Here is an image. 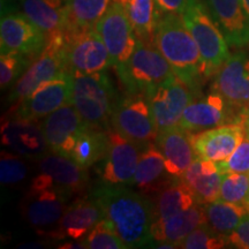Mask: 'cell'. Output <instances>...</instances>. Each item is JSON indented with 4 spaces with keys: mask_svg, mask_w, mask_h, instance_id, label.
Returning a JSON list of instances; mask_svg holds the SVG:
<instances>
[{
    "mask_svg": "<svg viewBox=\"0 0 249 249\" xmlns=\"http://www.w3.org/2000/svg\"><path fill=\"white\" fill-rule=\"evenodd\" d=\"M70 71L66 61L65 34L57 33L48 37L45 48L34 59L29 67L24 71L12 89L8 101L17 104L30 93H33L43 83Z\"/></svg>",
    "mask_w": 249,
    "mask_h": 249,
    "instance_id": "8992f818",
    "label": "cell"
},
{
    "mask_svg": "<svg viewBox=\"0 0 249 249\" xmlns=\"http://www.w3.org/2000/svg\"><path fill=\"white\" fill-rule=\"evenodd\" d=\"M111 124L142 149L156 141L158 129L144 92H126L118 98Z\"/></svg>",
    "mask_w": 249,
    "mask_h": 249,
    "instance_id": "52a82bcc",
    "label": "cell"
},
{
    "mask_svg": "<svg viewBox=\"0 0 249 249\" xmlns=\"http://www.w3.org/2000/svg\"><path fill=\"white\" fill-rule=\"evenodd\" d=\"M113 0H67L68 23L66 30L95 29Z\"/></svg>",
    "mask_w": 249,
    "mask_h": 249,
    "instance_id": "4dcf8cb0",
    "label": "cell"
},
{
    "mask_svg": "<svg viewBox=\"0 0 249 249\" xmlns=\"http://www.w3.org/2000/svg\"><path fill=\"white\" fill-rule=\"evenodd\" d=\"M67 67L71 74H93L111 67V59L95 29L65 30Z\"/></svg>",
    "mask_w": 249,
    "mask_h": 249,
    "instance_id": "30bf717a",
    "label": "cell"
},
{
    "mask_svg": "<svg viewBox=\"0 0 249 249\" xmlns=\"http://www.w3.org/2000/svg\"><path fill=\"white\" fill-rule=\"evenodd\" d=\"M142 150L139 144L127 139L113 127L107 129V152L96 164L95 169L99 182L130 186Z\"/></svg>",
    "mask_w": 249,
    "mask_h": 249,
    "instance_id": "ba28073f",
    "label": "cell"
},
{
    "mask_svg": "<svg viewBox=\"0 0 249 249\" xmlns=\"http://www.w3.org/2000/svg\"><path fill=\"white\" fill-rule=\"evenodd\" d=\"M181 15L200 49L204 75L208 79L229 59V43L202 0H189Z\"/></svg>",
    "mask_w": 249,
    "mask_h": 249,
    "instance_id": "277c9868",
    "label": "cell"
},
{
    "mask_svg": "<svg viewBox=\"0 0 249 249\" xmlns=\"http://www.w3.org/2000/svg\"><path fill=\"white\" fill-rule=\"evenodd\" d=\"M73 74L71 71L43 83L33 93L23 98L11 110V118L37 121L66 104H71Z\"/></svg>",
    "mask_w": 249,
    "mask_h": 249,
    "instance_id": "7c38bea8",
    "label": "cell"
},
{
    "mask_svg": "<svg viewBox=\"0 0 249 249\" xmlns=\"http://www.w3.org/2000/svg\"><path fill=\"white\" fill-rule=\"evenodd\" d=\"M1 142L24 160L38 161L49 150L42 127L35 121L7 118L1 124Z\"/></svg>",
    "mask_w": 249,
    "mask_h": 249,
    "instance_id": "d6986e66",
    "label": "cell"
},
{
    "mask_svg": "<svg viewBox=\"0 0 249 249\" xmlns=\"http://www.w3.org/2000/svg\"><path fill=\"white\" fill-rule=\"evenodd\" d=\"M232 107H234L219 93L213 91L205 98L194 101L186 107L179 126L186 132L196 133L223 124H246L245 117L233 113Z\"/></svg>",
    "mask_w": 249,
    "mask_h": 249,
    "instance_id": "9a60e30c",
    "label": "cell"
},
{
    "mask_svg": "<svg viewBox=\"0 0 249 249\" xmlns=\"http://www.w3.org/2000/svg\"><path fill=\"white\" fill-rule=\"evenodd\" d=\"M189 0H156L158 11L161 14H182Z\"/></svg>",
    "mask_w": 249,
    "mask_h": 249,
    "instance_id": "ab89813d",
    "label": "cell"
},
{
    "mask_svg": "<svg viewBox=\"0 0 249 249\" xmlns=\"http://www.w3.org/2000/svg\"><path fill=\"white\" fill-rule=\"evenodd\" d=\"M29 57L18 52H1L0 55V86L8 88L12 83L20 79L24 71L29 67Z\"/></svg>",
    "mask_w": 249,
    "mask_h": 249,
    "instance_id": "d590c367",
    "label": "cell"
},
{
    "mask_svg": "<svg viewBox=\"0 0 249 249\" xmlns=\"http://www.w3.org/2000/svg\"><path fill=\"white\" fill-rule=\"evenodd\" d=\"M83 240L88 249H127L120 236L105 218L96 224Z\"/></svg>",
    "mask_w": 249,
    "mask_h": 249,
    "instance_id": "e575fe53",
    "label": "cell"
},
{
    "mask_svg": "<svg viewBox=\"0 0 249 249\" xmlns=\"http://www.w3.org/2000/svg\"><path fill=\"white\" fill-rule=\"evenodd\" d=\"M71 196L53 186L30 185L21 205L22 217L31 227L46 234L59 223Z\"/></svg>",
    "mask_w": 249,
    "mask_h": 249,
    "instance_id": "5bb4252c",
    "label": "cell"
},
{
    "mask_svg": "<svg viewBox=\"0 0 249 249\" xmlns=\"http://www.w3.org/2000/svg\"><path fill=\"white\" fill-rule=\"evenodd\" d=\"M241 2H242V6H244L246 14H247V17L249 18V0H241Z\"/></svg>",
    "mask_w": 249,
    "mask_h": 249,
    "instance_id": "b9f144b4",
    "label": "cell"
},
{
    "mask_svg": "<svg viewBox=\"0 0 249 249\" xmlns=\"http://www.w3.org/2000/svg\"><path fill=\"white\" fill-rule=\"evenodd\" d=\"M28 165L24 158L12 151H1L0 156V182L5 186L22 183L28 176Z\"/></svg>",
    "mask_w": 249,
    "mask_h": 249,
    "instance_id": "836d02e7",
    "label": "cell"
},
{
    "mask_svg": "<svg viewBox=\"0 0 249 249\" xmlns=\"http://www.w3.org/2000/svg\"><path fill=\"white\" fill-rule=\"evenodd\" d=\"M247 202H248V204H249V194H248V197H247Z\"/></svg>",
    "mask_w": 249,
    "mask_h": 249,
    "instance_id": "ee69618b",
    "label": "cell"
},
{
    "mask_svg": "<svg viewBox=\"0 0 249 249\" xmlns=\"http://www.w3.org/2000/svg\"><path fill=\"white\" fill-rule=\"evenodd\" d=\"M117 74L126 92H147L172 77L174 71L154 44L139 40L128 61L117 67Z\"/></svg>",
    "mask_w": 249,
    "mask_h": 249,
    "instance_id": "5b68a950",
    "label": "cell"
},
{
    "mask_svg": "<svg viewBox=\"0 0 249 249\" xmlns=\"http://www.w3.org/2000/svg\"><path fill=\"white\" fill-rule=\"evenodd\" d=\"M249 194V174L246 173H226L224 174L220 186L218 200L244 203L247 202Z\"/></svg>",
    "mask_w": 249,
    "mask_h": 249,
    "instance_id": "8d00e7d4",
    "label": "cell"
},
{
    "mask_svg": "<svg viewBox=\"0 0 249 249\" xmlns=\"http://www.w3.org/2000/svg\"><path fill=\"white\" fill-rule=\"evenodd\" d=\"M149 198L151 201L154 222L172 217L197 203L194 194L181 179H176L160 193Z\"/></svg>",
    "mask_w": 249,
    "mask_h": 249,
    "instance_id": "83f0119b",
    "label": "cell"
},
{
    "mask_svg": "<svg viewBox=\"0 0 249 249\" xmlns=\"http://www.w3.org/2000/svg\"><path fill=\"white\" fill-rule=\"evenodd\" d=\"M176 179L180 178H174L167 172L163 154L156 143H151L140 155L130 186L147 197H152Z\"/></svg>",
    "mask_w": 249,
    "mask_h": 249,
    "instance_id": "7402d4cb",
    "label": "cell"
},
{
    "mask_svg": "<svg viewBox=\"0 0 249 249\" xmlns=\"http://www.w3.org/2000/svg\"><path fill=\"white\" fill-rule=\"evenodd\" d=\"M96 33L107 46L111 67H120L135 51L139 38L130 24L123 4L113 1L95 26Z\"/></svg>",
    "mask_w": 249,
    "mask_h": 249,
    "instance_id": "8fae6325",
    "label": "cell"
},
{
    "mask_svg": "<svg viewBox=\"0 0 249 249\" xmlns=\"http://www.w3.org/2000/svg\"><path fill=\"white\" fill-rule=\"evenodd\" d=\"M124 11L139 40L155 45V34L160 13L156 0H126Z\"/></svg>",
    "mask_w": 249,
    "mask_h": 249,
    "instance_id": "f1b7e54d",
    "label": "cell"
},
{
    "mask_svg": "<svg viewBox=\"0 0 249 249\" xmlns=\"http://www.w3.org/2000/svg\"><path fill=\"white\" fill-rule=\"evenodd\" d=\"M118 98L110 77L104 71L73 74L71 105L87 126L103 130L110 129Z\"/></svg>",
    "mask_w": 249,
    "mask_h": 249,
    "instance_id": "3957f363",
    "label": "cell"
},
{
    "mask_svg": "<svg viewBox=\"0 0 249 249\" xmlns=\"http://www.w3.org/2000/svg\"><path fill=\"white\" fill-rule=\"evenodd\" d=\"M155 143L164 156L166 171L174 178H181L197 157L189 133L180 126L160 130Z\"/></svg>",
    "mask_w": 249,
    "mask_h": 249,
    "instance_id": "cb8c5ba5",
    "label": "cell"
},
{
    "mask_svg": "<svg viewBox=\"0 0 249 249\" xmlns=\"http://www.w3.org/2000/svg\"><path fill=\"white\" fill-rule=\"evenodd\" d=\"M61 249H87V245L83 239L81 240H73L70 242H65L64 245L59 246Z\"/></svg>",
    "mask_w": 249,
    "mask_h": 249,
    "instance_id": "60d3db41",
    "label": "cell"
},
{
    "mask_svg": "<svg viewBox=\"0 0 249 249\" xmlns=\"http://www.w3.org/2000/svg\"><path fill=\"white\" fill-rule=\"evenodd\" d=\"M128 185L99 182L90 192L103 211V216L126 246L149 247L151 244L152 209L150 198Z\"/></svg>",
    "mask_w": 249,
    "mask_h": 249,
    "instance_id": "6da1fadb",
    "label": "cell"
},
{
    "mask_svg": "<svg viewBox=\"0 0 249 249\" xmlns=\"http://www.w3.org/2000/svg\"><path fill=\"white\" fill-rule=\"evenodd\" d=\"M229 244L239 249H249V214H247L235 230L227 235Z\"/></svg>",
    "mask_w": 249,
    "mask_h": 249,
    "instance_id": "f35d334b",
    "label": "cell"
},
{
    "mask_svg": "<svg viewBox=\"0 0 249 249\" xmlns=\"http://www.w3.org/2000/svg\"><path fill=\"white\" fill-rule=\"evenodd\" d=\"M156 126L160 130L179 126L183 111L196 101V93L177 75L145 92Z\"/></svg>",
    "mask_w": 249,
    "mask_h": 249,
    "instance_id": "4fadbf2b",
    "label": "cell"
},
{
    "mask_svg": "<svg viewBox=\"0 0 249 249\" xmlns=\"http://www.w3.org/2000/svg\"><path fill=\"white\" fill-rule=\"evenodd\" d=\"M204 224H208L204 205L196 203L182 213L152 223L151 244L152 242H172V244L178 245L179 247L180 241H182L195 229Z\"/></svg>",
    "mask_w": 249,
    "mask_h": 249,
    "instance_id": "484cf974",
    "label": "cell"
},
{
    "mask_svg": "<svg viewBox=\"0 0 249 249\" xmlns=\"http://www.w3.org/2000/svg\"><path fill=\"white\" fill-rule=\"evenodd\" d=\"M39 172L48 177L53 187L74 194L87 191L89 186V174L86 167L77 164L73 158L49 151L38 160Z\"/></svg>",
    "mask_w": 249,
    "mask_h": 249,
    "instance_id": "44dd1931",
    "label": "cell"
},
{
    "mask_svg": "<svg viewBox=\"0 0 249 249\" xmlns=\"http://www.w3.org/2000/svg\"><path fill=\"white\" fill-rule=\"evenodd\" d=\"M48 42V35L30 21L22 12L7 4L1 6L0 46L1 52H18L35 59Z\"/></svg>",
    "mask_w": 249,
    "mask_h": 249,
    "instance_id": "9c48e42d",
    "label": "cell"
},
{
    "mask_svg": "<svg viewBox=\"0 0 249 249\" xmlns=\"http://www.w3.org/2000/svg\"><path fill=\"white\" fill-rule=\"evenodd\" d=\"M247 134L249 135V126H248V129H247Z\"/></svg>",
    "mask_w": 249,
    "mask_h": 249,
    "instance_id": "f6af8a7d",
    "label": "cell"
},
{
    "mask_svg": "<svg viewBox=\"0 0 249 249\" xmlns=\"http://www.w3.org/2000/svg\"><path fill=\"white\" fill-rule=\"evenodd\" d=\"M113 1H117V2H119V4H124V2H126V0H113Z\"/></svg>",
    "mask_w": 249,
    "mask_h": 249,
    "instance_id": "7bdbcfd3",
    "label": "cell"
},
{
    "mask_svg": "<svg viewBox=\"0 0 249 249\" xmlns=\"http://www.w3.org/2000/svg\"><path fill=\"white\" fill-rule=\"evenodd\" d=\"M223 177L217 163L196 157L180 179L191 189L196 202L205 205L219 198Z\"/></svg>",
    "mask_w": 249,
    "mask_h": 249,
    "instance_id": "d4e9b609",
    "label": "cell"
},
{
    "mask_svg": "<svg viewBox=\"0 0 249 249\" xmlns=\"http://www.w3.org/2000/svg\"><path fill=\"white\" fill-rule=\"evenodd\" d=\"M18 5L22 13L48 37L66 30L67 0H18Z\"/></svg>",
    "mask_w": 249,
    "mask_h": 249,
    "instance_id": "4316f807",
    "label": "cell"
},
{
    "mask_svg": "<svg viewBox=\"0 0 249 249\" xmlns=\"http://www.w3.org/2000/svg\"><path fill=\"white\" fill-rule=\"evenodd\" d=\"M103 218L101 207L92 196L90 194L81 196L67 205L59 223L46 234L53 239L81 240L89 234Z\"/></svg>",
    "mask_w": 249,
    "mask_h": 249,
    "instance_id": "ffe728a7",
    "label": "cell"
},
{
    "mask_svg": "<svg viewBox=\"0 0 249 249\" xmlns=\"http://www.w3.org/2000/svg\"><path fill=\"white\" fill-rule=\"evenodd\" d=\"M155 46L169 61L177 76L198 93L204 75L202 55L181 14H161L155 34Z\"/></svg>",
    "mask_w": 249,
    "mask_h": 249,
    "instance_id": "7a4b0ae2",
    "label": "cell"
},
{
    "mask_svg": "<svg viewBox=\"0 0 249 249\" xmlns=\"http://www.w3.org/2000/svg\"><path fill=\"white\" fill-rule=\"evenodd\" d=\"M246 135V124H230L189 133V139L197 157L222 163L234 152Z\"/></svg>",
    "mask_w": 249,
    "mask_h": 249,
    "instance_id": "e0dca14e",
    "label": "cell"
},
{
    "mask_svg": "<svg viewBox=\"0 0 249 249\" xmlns=\"http://www.w3.org/2000/svg\"><path fill=\"white\" fill-rule=\"evenodd\" d=\"M213 91L230 104L249 111V58L244 53L230 55L214 74Z\"/></svg>",
    "mask_w": 249,
    "mask_h": 249,
    "instance_id": "ac0fdd59",
    "label": "cell"
},
{
    "mask_svg": "<svg viewBox=\"0 0 249 249\" xmlns=\"http://www.w3.org/2000/svg\"><path fill=\"white\" fill-rule=\"evenodd\" d=\"M229 244L227 235L220 234L209 224L198 226L179 242V248L185 249H222Z\"/></svg>",
    "mask_w": 249,
    "mask_h": 249,
    "instance_id": "d6a6232c",
    "label": "cell"
},
{
    "mask_svg": "<svg viewBox=\"0 0 249 249\" xmlns=\"http://www.w3.org/2000/svg\"><path fill=\"white\" fill-rule=\"evenodd\" d=\"M208 7L229 45L249 44V18L241 0H208Z\"/></svg>",
    "mask_w": 249,
    "mask_h": 249,
    "instance_id": "603a6c76",
    "label": "cell"
},
{
    "mask_svg": "<svg viewBox=\"0 0 249 249\" xmlns=\"http://www.w3.org/2000/svg\"><path fill=\"white\" fill-rule=\"evenodd\" d=\"M40 127L49 150L71 157L77 140L89 126L73 105L66 104L45 117Z\"/></svg>",
    "mask_w": 249,
    "mask_h": 249,
    "instance_id": "2e32d148",
    "label": "cell"
},
{
    "mask_svg": "<svg viewBox=\"0 0 249 249\" xmlns=\"http://www.w3.org/2000/svg\"><path fill=\"white\" fill-rule=\"evenodd\" d=\"M219 170L226 173L249 174V135L245 136L234 152L222 163H217Z\"/></svg>",
    "mask_w": 249,
    "mask_h": 249,
    "instance_id": "74e56055",
    "label": "cell"
},
{
    "mask_svg": "<svg viewBox=\"0 0 249 249\" xmlns=\"http://www.w3.org/2000/svg\"><path fill=\"white\" fill-rule=\"evenodd\" d=\"M208 224L214 231L224 235H229L241 220L249 214L248 202L232 203L217 200L213 203L204 205Z\"/></svg>",
    "mask_w": 249,
    "mask_h": 249,
    "instance_id": "f546056e",
    "label": "cell"
},
{
    "mask_svg": "<svg viewBox=\"0 0 249 249\" xmlns=\"http://www.w3.org/2000/svg\"><path fill=\"white\" fill-rule=\"evenodd\" d=\"M107 149V130L88 127L77 140L71 158L81 166L88 169L104 157Z\"/></svg>",
    "mask_w": 249,
    "mask_h": 249,
    "instance_id": "1f68e13d",
    "label": "cell"
}]
</instances>
